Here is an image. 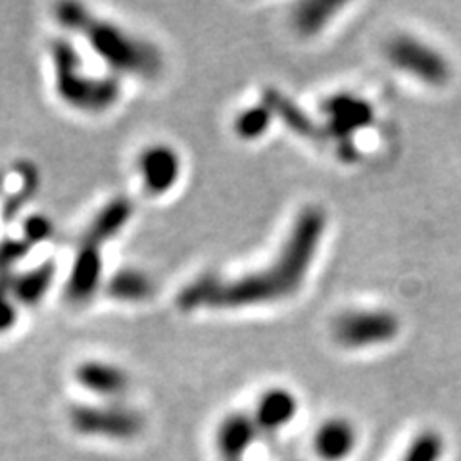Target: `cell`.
Listing matches in <instances>:
<instances>
[{"instance_id": "obj_1", "label": "cell", "mask_w": 461, "mask_h": 461, "mask_svg": "<svg viewBox=\"0 0 461 461\" xmlns=\"http://www.w3.org/2000/svg\"><path fill=\"white\" fill-rule=\"evenodd\" d=\"M327 230V213L320 206L300 210L279 254L264 269L223 279L202 276L183 286L177 306L193 310H242L293 298L304 286Z\"/></svg>"}, {"instance_id": "obj_2", "label": "cell", "mask_w": 461, "mask_h": 461, "mask_svg": "<svg viewBox=\"0 0 461 461\" xmlns=\"http://www.w3.org/2000/svg\"><path fill=\"white\" fill-rule=\"evenodd\" d=\"M56 20L68 32L81 35L115 77L154 79L164 68L162 52L150 41L110 20L95 16L79 3L58 5Z\"/></svg>"}, {"instance_id": "obj_3", "label": "cell", "mask_w": 461, "mask_h": 461, "mask_svg": "<svg viewBox=\"0 0 461 461\" xmlns=\"http://www.w3.org/2000/svg\"><path fill=\"white\" fill-rule=\"evenodd\" d=\"M54 89L69 108L83 113H104L120 103L122 83L115 76L89 74L77 47L66 37L50 42Z\"/></svg>"}, {"instance_id": "obj_4", "label": "cell", "mask_w": 461, "mask_h": 461, "mask_svg": "<svg viewBox=\"0 0 461 461\" xmlns=\"http://www.w3.org/2000/svg\"><path fill=\"white\" fill-rule=\"evenodd\" d=\"M400 333V320L391 310H346L330 323V335L346 350L377 348L393 342Z\"/></svg>"}, {"instance_id": "obj_5", "label": "cell", "mask_w": 461, "mask_h": 461, "mask_svg": "<svg viewBox=\"0 0 461 461\" xmlns=\"http://www.w3.org/2000/svg\"><path fill=\"white\" fill-rule=\"evenodd\" d=\"M384 52L396 69L423 85L444 86L452 77V68L446 56L417 37L398 35L388 41Z\"/></svg>"}, {"instance_id": "obj_6", "label": "cell", "mask_w": 461, "mask_h": 461, "mask_svg": "<svg viewBox=\"0 0 461 461\" xmlns=\"http://www.w3.org/2000/svg\"><path fill=\"white\" fill-rule=\"evenodd\" d=\"M325 115V131L337 140L342 150L344 144H350L352 137L373 123V106L367 100L356 95L339 93L325 98L321 104ZM352 147V144H350Z\"/></svg>"}, {"instance_id": "obj_7", "label": "cell", "mask_w": 461, "mask_h": 461, "mask_svg": "<svg viewBox=\"0 0 461 461\" xmlns=\"http://www.w3.org/2000/svg\"><path fill=\"white\" fill-rule=\"evenodd\" d=\"M137 173L144 193L164 196L177 185L183 173L179 152L164 142L150 144L137 158Z\"/></svg>"}, {"instance_id": "obj_8", "label": "cell", "mask_w": 461, "mask_h": 461, "mask_svg": "<svg viewBox=\"0 0 461 461\" xmlns=\"http://www.w3.org/2000/svg\"><path fill=\"white\" fill-rule=\"evenodd\" d=\"M104 281V258L103 249L89 242H79L74 262H71L66 279V298L71 304H85L96 293Z\"/></svg>"}, {"instance_id": "obj_9", "label": "cell", "mask_w": 461, "mask_h": 461, "mask_svg": "<svg viewBox=\"0 0 461 461\" xmlns=\"http://www.w3.org/2000/svg\"><path fill=\"white\" fill-rule=\"evenodd\" d=\"M357 448V429L346 417H330L317 427L313 450L323 461H344Z\"/></svg>"}, {"instance_id": "obj_10", "label": "cell", "mask_w": 461, "mask_h": 461, "mask_svg": "<svg viewBox=\"0 0 461 461\" xmlns=\"http://www.w3.org/2000/svg\"><path fill=\"white\" fill-rule=\"evenodd\" d=\"M133 213H135V206L131 200L125 196L112 198L96 212V215L93 218L91 225L86 227L81 240L103 249L104 242L118 237L122 230L129 225V221H131V218H133Z\"/></svg>"}, {"instance_id": "obj_11", "label": "cell", "mask_w": 461, "mask_h": 461, "mask_svg": "<svg viewBox=\"0 0 461 461\" xmlns=\"http://www.w3.org/2000/svg\"><path fill=\"white\" fill-rule=\"evenodd\" d=\"M298 408L300 402L293 391H288V388L283 386L269 388V391L259 396L256 403L254 421L258 429L279 430L291 421H294Z\"/></svg>"}, {"instance_id": "obj_12", "label": "cell", "mask_w": 461, "mask_h": 461, "mask_svg": "<svg viewBox=\"0 0 461 461\" xmlns=\"http://www.w3.org/2000/svg\"><path fill=\"white\" fill-rule=\"evenodd\" d=\"M56 281V264L45 262L35 267H29L6 281L12 298L18 306H37L49 294Z\"/></svg>"}, {"instance_id": "obj_13", "label": "cell", "mask_w": 461, "mask_h": 461, "mask_svg": "<svg viewBox=\"0 0 461 461\" xmlns=\"http://www.w3.org/2000/svg\"><path fill=\"white\" fill-rule=\"evenodd\" d=\"M258 435V425L254 417L244 413H233L225 417L220 427L218 442L223 456L229 461H240V457L249 452Z\"/></svg>"}, {"instance_id": "obj_14", "label": "cell", "mask_w": 461, "mask_h": 461, "mask_svg": "<svg viewBox=\"0 0 461 461\" xmlns=\"http://www.w3.org/2000/svg\"><path fill=\"white\" fill-rule=\"evenodd\" d=\"M77 383L96 394H118L127 388V375L122 367L106 362H83L76 369Z\"/></svg>"}, {"instance_id": "obj_15", "label": "cell", "mask_w": 461, "mask_h": 461, "mask_svg": "<svg viewBox=\"0 0 461 461\" xmlns=\"http://www.w3.org/2000/svg\"><path fill=\"white\" fill-rule=\"evenodd\" d=\"M262 103L273 112L276 118L283 120L288 129H293L294 133L302 137H312V139L321 133V129L315 125V122L310 120V115L302 112L300 106H296L293 100L285 96L281 91L267 89L264 93Z\"/></svg>"}, {"instance_id": "obj_16", "label": "cell", "mask_w": 461, "mask_h": 461, "mask_svg": "<svg viewBox=\"0 0 461 461\" xmlns=\"http://www.w3.org/2000/svg\"><path fill=\"white\" fill-rule=\"evenodd\" d=\"M106 288L120 302H144L154 294V281L140 269L125 267L113 273Z\"/></svg>"}, {"instance_id": "obj_17", "label": "cell", "mask_w": 461, "mask_h": 461, "mask_svg": "<svg viewBox=\"0 0 461 461\" xmlns=\"http://www.w3.org/2000/svg\"><path fill=\"white\" fill-rule=\"evenodd\" d=\"M273 118L276 115L264 103L244 108L235 118V135L242 140H259L271 129Z\"/></svg>"}, {"instance_id": "obj_18", "label": "cell", "mask_w": 461, "mask_h": 461, "mask_svg": "<svg viewBox=\"0 0 461 461\" xmlns=\"http://www.w3.org/2000/svg\"><path fill=\"white\" fill-rule=\"evenodd\" d=\"M444 450L446 446L440 432L427 429L410 442L400 461H442Z\"/></svg>"}, {"instance_id": "obj_19", "label": "cell", "mask_w": 461, "mask_h": 461, "mask_svg": "<svg viewBox=\"0 0 461 461\" xmlns=\"http://www.w3.org/2000/svg\"><path fill=\"white\" fill-rule=\"evenodd\" d=\"M76 421L81 427L86 429H113L118 432H125L127 429H131L135 420L129 413H120L113 410H95V408H86L76 411Z\"/></svg>"}, {"instance_id": "obj_20", "label": "cell", "mask_w": 461, "mask_h": 461, "mask_svg": "<svg viewBox=\"0 0 461 461\" xmlns=\"http://www.w3.org/2000/svg\"><path fill=\"white\" fill-rule=\"evenodd\" d=\"M340 8L337 3H308L302 5L296 14V25L304 35H315L333 18V14Z\"/></svg>"}, {"instance_id": "obj_21", "label": "cell", "mask_w": 461, "mask_h": 461, "mask_svg": "<svg viewBox=\"0 0 461 461\" xmlns=\"http://www.w3.org/2000/svg\"><path fill=\"white\" fill-rule=\"evenodd\" d=\"M23 239L32 244V247H37V244L45 242L52 237V221L47 218V215H41V213H35L32 215V218H27L23 221Z\"/></svg>"}, {"instance_id": "obj_22", "label": "cell", "mask_w": 461, "mask_h": 461, "mask_svg": "<svg viewBox=\"0 0 461 461\" xmlns=\"http://www.w3.org/2000/svg\"><path fill=\"white\" fill-rule=\"evenodd\" d=\"M33 247L25 239H6L0 242V271L16 266Z\"/></svg>"}, {"instance_id": "obj_23", "label": "cell", "mask_w": 461, "mask_h": 461, "mask_svg": "<svg viewBox=\"0 0 461 461\" xmlns=\"http://www.w3.org/2000/svg\"><path fill=\"white\" fill-rule=\"evenodd\" d=\"M18 304L12 298L8 285L3 281L0 283V335L6 333L18 321Z\"/></svg>"}]
</instances>
